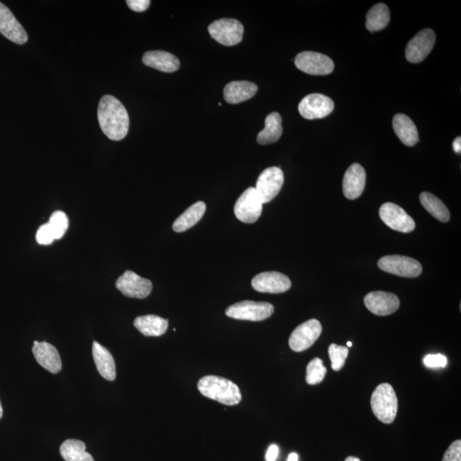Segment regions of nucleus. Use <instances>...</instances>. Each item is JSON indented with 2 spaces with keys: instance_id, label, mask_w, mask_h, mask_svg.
Listing matches in <instances>:
<instances>
[{
  "instance_id": "nucleus-38",
  "label": "nucleus",
  "mask_w": 461,
  "mask_h": 461,
  "mask_svg": "<svg viewBox=\"0 0 461 461\" xmlns=\"http://www.w3.org/2000/svg\"><path fill=\"white\" fill-rule=\"evenodd\" d=\"M452 148H454V150L456 153H460L461 152V138L458 137L456 138L454 143H452Z\"/></svg>"
},
{
  "instance_id": "nucleus-14",
  "label": "nucleus",
  "mask_w": 461,
  "mask_h": 461,
  "mask_svg": "<svg viewBox=\"0 0 461 461\" xmlns=\"http://www.w3.org/2000/svg\"><path fill=\"white\" fill-rule=\"evenodd\" d=\"M435 42V35L431 29H423L406 45L405 55L406 60L412 64H418L429 55Z\"/></svg>"
},
{
  "instance_id": "nucleus-24",
  "label": "nucleus",
  "mask_w": 461,
  "mask_h": 461,
  "mask_svg": "<svg viewBox=\"0 0 461 461\" xmlns=\"http://www.w3.org/2000/svg\"><path fill=\"white\" fill-rule=\"evenodd\" d=\"M133 325L146 337H160L167 332L169 321L162 317L149 314L137 317Z\"/></svg>"
},
{
  "instance_id": "nucleus-23",
  "label": "nucleus",
  "mask_w": 461,
  "mask_h": 461,
  "mask_svg": "<svg viewBox=\"0 0 461 461\" xmlns=\"http://www.w3.org/2000/svg\"><path fill=\"white\" fill-rule=\"evenodd\" d=\"M393 128L400 140L406 146L418 143V133L416 126L408 116L397 114L393 118Z\"/></svg>"
},
{
  "instance_id": "nucleus-33",
  "label": "nucleus",
  "mask_w": 461,
  "mask_h": 461,
  "mask_svg": "<svg viewBox=\"0 0 461 461\" xmlns=\"http://www.w3.org/2000/svg\"><path fill=\"white\" fill-rule=\"evenodd\" d=\"M36 240L42 245H51L54 240H56L55 236L50 226L49 223L41 226L36 233Z\"/></svg>"
},
{
  "instance_id": "nucleus-39",
  "label": "nucleus",
  "mask_w": 461,
  "mask_h": 461,
  "mask_svg": "<svg viewBox=\"0 0 461 461\" xmlns=\"http://www.w3.org/2000/svg\"><path fill=\"white\" fill-rule=\"evenodd\" d=\"M287 461H299V455L296 454V452H291V454L289 455Z\"/></svg>"
},
{
  "instance_id": "nucleus-13",
  "label": "nucleus",
  "mask_w": 461,
  "mask_h": 461,
  "mask_svg": "<svg viewBox=\"0 0 461 461\" xmlns=\"http://www.w3.org/2000/svg\"><path fill=\"white\" fill-rule=\"evenodd\" d=\"M332 99L321 94H313L301 99L299 106L300 115L307 120L324 118L333 112Z\"/></svg>"
},
{
  "instance_id": "nucleus-29",
  "label": "nucleus",
  "mask_w": 461,
  "mask_h": 461,
  "mask_svg": "<svg viewBox=\"0 0 461 461\" xmlns=\"http://www.w3.org/2000/svg\"><path fill=\"white\" fill-rule=\"evenodd\" d=\"M420 200L423 207L435 219L443 222V223L450 220V211H448L446 205L437 196L430 194V192H422Z\"/></svg>"
},
{
  "instance_id": "nucleus-1",
  "label": "nucleus",
  "mask_w": 461,
  "mask_h": 461,
  "mask_svg": "<svg viewBox=\"0 0 461 461\" xmlns=\"http://www.w3.org/2000/svg\"><path fill=\"white\" fill-rule=\"evenodd\" d=\"M100 128L111 140L119 141L127 136L129 116L119 99L106 95L100 100L98 109Z\"/></svg>"
},
{
  "instance_id": "nucleus-4",
  "label": "nucleus",
  "mask_w": 461,
  "mask_h": 461,
  "mask_svg": "<svg viewBox=\"0 0 461 461\" xmlns=\"http://www.w3.org/2000/svg\"><path fill=\"white\" fill-rule=\"evenodd\" d=\"M274 307L263 301H243L226 309V314L235 320L262 321L272 316Z\"/></svg>"
},
{
  "instance_id": "nucleus-22",
  "label": "nucleus",
  "mask_w": 461,
  "mask_h": 461,
  "mask_svg": "<svg viewBox=\"0 0 461 461\" xmlns=\"http://www.w3.org/2000/svg\"><path fill=\"white\" fill-rule=\"evenodd\" d=\"M92 355L99 374L108 381H114L116 377V363L110 351L99 345V343L94 342L92 345Z\"/></svg>"
},
{
  "instance_id": "nucleus-16",
  "label": "nucleus",
  "mask_w": 461,
  "mask_h": 461,
  "mask_svg": "<svg viewBox=\"0 0 461 461\" xmlns=\"http://www.w3.org/2000/svg\"><path fill=\"white\" fill-rule=\"evenodd\" d=\"M364 304L369 311L379 316H387L397 311L400 300L393 293L372 291L365 296Z\"/></svg>"
},
{
  "instance_id": "nucleus-18",
  "label": "nucleus",
  "mask_w": 461,
  "mask_h": 461,
  "mask_svg": "<svg viewBox=\"0 0 461 461\" xmlns=\"http://www.w3.org/2000/svg\"><path fill=\"white\" fill-rule=\"evenodd\" d=\"M366 180V171L363 167L359 163H354L347 170L343 177V194L350 200L358 199L363 194Z\"/></svg>"
},
{
  "instance_id": "nucleus-28",
  "label": "nucleus",
  "mask_w": 461,
  "mask_h": 461,
  "mask_svg": "<svg viewBox=\"0 0 461 461\" xmlns=\"http://www.w3.org/2000/svg\"><path fill=\"white\" fill-rule=\"evenodd\" d=\"M60 454L65 461H94L86 451V444L79 440H66L60 447Z\"/></svg>"
},
{
  "instance_id": "nucleus-34",
  "label": "nucleus",
  "mask_w": 461,
  "mask_h": 461,
  "mask_svg": "<svg viewBox=\"0 0 461 461\" xmlns=\"http://www.w3.org/2000/svg\"><path fill=\"white\" fill-rule=\"evenodd\" d=\"M443 461H461V441L456 440L448 447L443 455Z\"/></svg>"
},
{
  "instance_id": "nucleus-27",
  "label": "nucleus",
  "mask_w": 461,
  "mask_h": 461,
  "mask_svg": "<svg viewBox=\"0 0 461 461\" xmlns=\"http://www.w3.org/2000/svg\"><path fill=\"white\" fill-rule=\"evenodd\" d=\"M391 20V13L385 4H377L367 14L366 27L369 31H380L387 27Z\"/></svg>"
},
{
  "instance_id": "nucleus-40",
  "label": "nucleus",
  "mask_w": 461,
  "mask_h": 461,
  "mask_svg": "<svg viewBox=\"0 0 461 461\" xmlns=\"http://www.w3.org/2000/svg\"><path fill=\"white\" fill-rule=\"evenodd\" d=\"M345 461H362V460L357 458V457L350 456V457H347Z\"/></svg>"
},
{
  "instance_id": "nucleus-8",
  "label": "nucleus",
  "mask_w": 461,
  "mask_h": 461,
  "mask_svg": "<svg viewBox=\"0 0 461 461\" xmlns=\"http://www.w3.org/2000/svg\"><path fill=\"white\" fill-rule=\"evenodd\" d=\"M284 173L278 167H267L260 174L255 190L263 204H267L279 194L284 184Z\"/></svg>"
},
{
  "instance_id": "nucleus-30",
  "label": "nucleus",
  "mask_w": 461,
  "mask_h": 461,
  "mask_svg": "<svg viewBox=\"0 0 461 461\" xmlns=\"http://www.w3.org/2000/svg\"><path fill=\"white\" fill-rule=\"evenodd\" d=\"M326 372H328V370H326V367L323 365L322 360L320 358H314L307 366L306 381L310 385L321 384L323 379H325Z\"/></svg>"
},
{
  "instance_id": "nucleus-2",
  "label": "nucleus",
  "mask_w": 461,
  "mask_h": 461,
  "mask_svg": "<svg viewBox=\"0 0 461 461\" xmlns=\"http://www.w3.org/2000/svg\"><path fill=\"white\" fill-rule=\"evenodd\" d=\"M198 388L203 396L221 404L234 406L242 400V394L238 385L221 377L204 376L199 381Z\"/></svg>"
},
{
  "instance_id": "nucleus-42",
  "label": "nucleus",
  "mask_w": 461,
  "mask_h": 461,
  "mask_svg": "<svg viewBox=\"0 0 461 461\" xmlns=\"http://www.w3.org/2000/svg\"><path fill=\"white\" fill-rule=\"evenodd\" d=\"M347 346L348 347H351L352 346V343L351 342H348L347 343Z\"/></svg>"
},
{
  "instance_id": "nucleus-21",
  "label": "nucleus",
  "mask_w": 461,
  "mask_h": 461,
  "mask_svg": "<svg viewBox=\"0 0 461 461\" xmlns=\"http://www.w3.org/2000/svg\"><path fill=\"white\" fill-rule=\"evenodd\" d=\"M257 91L258 87L255 83L246 81L232 82L224 88V99L230 104H240L254 97Z\"/></svg>"
},
{
  "instance_id": "nucleus-3",
  "label": "nucleus",
  "mask_w": 461,
  "mask_h": 461,
  "mask_svg": "<svg viewBox=\"0 0 461 461\" xmlns=\"http://www.w3.org/2000/svg\"><path fill=\"white\" fill-rule=\"evenodd\" d=\"M372 412L381 422L391 424L395 421L398 410V400L395 391L391 384L384 383L379 385L371 398Z\"/></svg>"
},
{
  "instance_id": "nucleus-5",
  "label": "nucleus",
  "mask_w": 461,
  "mask_h": 461,
  "mask_svg": "<svg viewBox=\"0 0 461 461\" xmlns=\"http://www.w3.org/2000/svg\"><path fill=\"white\" fill-rule=\"evenodd\" d=\"M209 33L213 39L220 44L233 46L240 44L242 41L244 26L236 19H220L209 25Z\"/></svg>"
},
{
  "instance_id": "nucleus-41",
  "label": "nucleus",
  "mask_w": 461,
  "mask_h": 461,
  "mask_svg": "<svg viewBox=\"0 0 461 461\" xmlns=\"http://www.w3.org/2000/svg\"><path fill=\"white\" fill-rule=\"evenodd\" d=\"M3 416V408L1 405V401H0V418H1Z\"/></svg>"
},
{
  "instance_id": "nucleus-37",
  "label": "nucleus",
  "mask_w": 461,
  "mask_h": 461,
  "mask_svg": "<svg viewBox=\"0 0 461 461\" xmlns=\"http://www.w3.org/2000/svg\"><path fill=\"white\" fill-rule=\"evenodd\" d=\"M279 452V447L275 445V444H272L267 451L266 460L275 461L278 458Z\"/></svg>"
},
{
  "instance_id": "nucleus-6",
  "label": "nucleus",
  "mask_w": 461,
  "mask_h": 461,
  "mask_svg": "<svg viewBox=\"0 0 461 461\" xmlns=\"http://www.w3.org/2000/svg\"><path fill=\"white\" fill-rule=\"evenodd\" d=\"M381 270L404 278H416L422 274V266L413 258L404 255H385L378 262Z\"/></svg>"
},
{
  "instance_id": "nucleus-17",
  "label": "nucleus",
  "mask_w": 461,
  "mask_h": 461,
  "mask_svg": "<svg viewBox=\"0 0 461 461\" xmlns=\"http://www.w3.org/2000/svg\"><path fill=\"white\" fill-rule=\"evenodd\" d=\"M0 33L14 43L23 45L27 43L28 36L9 8L0 2Z\"/></svg>"
},
{
  "instance_id": "nucleus-12",
  "label": "nucleus",
  "mask_w": 461,
  "mask_h": 461,
  "mask_svg": "<svg viewBox=\"0 0 461 461\" xmlns=\"http://www.w3.org/2000/svg\"><path fill=\"white\" fill-rule=\"evenodd\" d=\"M116 287L123 294L132 299H146L152 291V283L133 271H126L117 279Z\"/></svg>"
},
{
  "instance_id": "nucleus-7",
  "label": "nucleus",
  "mask_w": 461,
  "mask_h": 461,
  "mask_svg": "<svg viewBox=\"0 0 461 461\" xmlns=\"http://www.w3.org/2000/svg\"><path fill=\"white\" fill-rule=\"evenodd\" d=\"M262 205V201L255 188L250 187L237 200L234 213L238 220L244 223L252 224L261 216Z\"/></svg>"
},
{
  "instance_id": "nucleus-32",
  "label": "nucleus",
  "mask_w": 461,
  "mask_h": 461,
  "mask_svg": "<svg viewBox=\"0 0 461 461\" xmlns=\"http://www.w3.org/2000/svg\"><path fill=\"white\" fill-rule=\"evenodd\" d=\"M329 357L332 362L334 371H340L345 366V360L349 355V349L345 346H339L332 343L328 349Z\"/></svg>"
},
{
  "instance_id": "nucleus-31",
  "label": "nucleus",
  "mask_w": 461,
  "mask_h": 461,
  "mask_svg": "<svg viewBox=\"0 0 461 461\" xmlns=\"http://www.w3.org/2000/svg\"><path fill=\"white\" fill-rule=\"evenodd\" d=\"M48 223L51 226L56 240H60L69 228L68 216L62 211L54 212L50 218Z\"/></svg>"
},
{
  "instance_id": "nucleus-25",
  "label": "nucleus",
  "mask_w": 461,
  "mask_h": 461,
  "mask_svg": "<svg viewBox=\"0 0 461 461\" xmlns=\"http://www.w3.org/2000/svg\"><path fill=\"white\" fill-rule=\"evenodd\" d=\"M283 133L282 117L277 112H272L267 116L265 128L258 133L260 145H270L278 141Z\"/></svg>"
},
{
  "instance_id": "nucleus-11",
  "label": "nucleus",
  "mask_w": 461,
  "mask_h": 461,
  "mask_svg": "<svg viewBox=\"0 0 461 461\" xmlns=\"http://www.w3.org/2000/svg\"><path fill=\"white\" fill-rule=\"evenodd\" d=\"M379 216L385 225L397 232L409 233L415 229L413 218L397 204H384L379 209Z\"/></svg>"
},
{
  "instance_id": "nucleus-36",
  "label": "nucleus",
  "mask_w": 461,
  "mask_h": 461,
  "mask_svg": "<svg viewBox=\"0 0 461 461\" xmlns=\"http://www.w3.org/2000/svg\"><path fill=\"white\" fill-rule=\"evenodd\" d=\"M127 5L133 11L143 12L148 9L150 0H128Z\"/></svg>"
},
{
  "instance_id": "nucleus-15",
  "label": "nucleus",
  "mask_w": 461,
  "mask_h": 461,
  "mask_svg": "<svg viewBox=\"0 0 461 461\" xmlns=\"http://www.w3.org/2000/svg\"><path fill=\"white\" fill-rule=\"evenodd\" d=\"M251 286L258 292L279 294L290 290L291 282L290 279L282 272H265L255 276Z\"/></svg>"
},
{
  "instance_id": "nucleus-9",
  "label": "nucleus",
  "mask_w": 461,
  "mask_h": 461,
  "mask_svg": "<svg viewBox=\"0 0 461 461\" xmlns=\"http://www.w3.org/2000/svg\"><path fill=\"white\" fill-rule=\"evenodd\" d=\"M321 333V322L316 318H311L293 331L290 339H289V345L293 351H304L309 349L317 341Z\"/></svg>"
},
{
  "instance_id": "nucleus-19",
  "label": "nucleus",
  "mask_w": 461,
  "mask_h": 461,
  "mask_svg": "<svg viewBox=\"0 0 461 461\" xmlns=\"http://www.w3.org/2000/svg\"><path fill=\"white\" fill-rule=\"evenodd\" d=\"M33 353L37 362L45 370L57 374L62 370V360L60 353L55 347L46 342L38 343L33 345Z\"/></svg>"
},
{
  "instance_id": "nucleus-10",
  "label": "nucleus",
  "mask_w": 461,
  "mask_h": 461,
  "mask_svg": "<svg viewBox=\"0 0 461 461\" xmlns=\"http://www.w3.org/2000/svg\"><path fill=\"white\" fill-rule=\"evenodd\" d=\"M295 65L303 72L312 75H326L333 72L334 62L324 54L303 52L295 58Z\"/></svg>"
},
{
  "instance_id": "nucleus-26",
  "label": "nucleus",
  "mask_w": 461,
  "mask_h": 461,
  "mask_svg": "<svg viewBox=\"0 0 461 461\" xmlns=\"http://www.w3.org/2000/svg\"><path fill=\"white\" fill-rule=\"evenodd\" d=\"M205 211H206V204L201 201L191 205L174 221L173 225L174 232L182 233L191 228L202 219Z\"/></svg>"
},
{
  "instance_id": "nucleus-35",
  "label": "nucleus",
  "mask_w": 461,
  "mask_h": 461,
  "mask_svg": "<svg viewBox=\"0 0 461 461\" xmlns=\"http://www.w3.org/2000/svg\"><path fill=\"white\" fill-rule=\"evenodd\" d=\"M447 362L446 356L441 354L428 355L424 359L426 366L431 368L445 367Z\"/></svg>"
},
{
  "instance_id": "nucleus-20",
  "label": "nucleus",
  "mask_w": 461,
  "mask_h": 461,
  "mask_svg": "<svg viewBox=\"0 0 461 461\" xmlns=\"http://www.w3.org/2000/svg\"><path fill=\"white\" fill-rule=\"evenodd\" d=\"M146 66L165 73H173L179 69L180 62L173 54L165 51H150L142 58Z\"/></svg>"
}]
</instances>
